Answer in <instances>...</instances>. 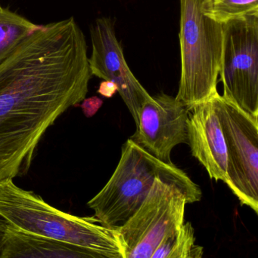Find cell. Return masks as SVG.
Listing matches in <instances>:
<instances>
[{"mask_svg":"<svg viewBox=\"0 0 258 258\" xmlns=\"http://www.w3.org/2000/svg\"><path fill=\"white\" fill-rule=\"evenodd\" d=\"M90 37L92 54L89 65L92 76L118 86V92L137 127L141 107L151 96L129 68L115 34V23L109 18L95 20L90 27Z\"/></svg>","mask_w":258,"mask_h":258,"instance_id":"cell-8","label":"cell"},{"mask_svg":"<svg viewBox=\"0 0 258 258\" xmlns=\"http://www.w3.org/2000/svg\"><path fill=\"white\" fill-rule=\"evenodd\" d=\"M214 97L189 110L188 144L210 178L226 183L227 149Z\"/></svg>","mask_w":258,"mask_h":258,"instance_id":"cell-10","label":"cell"},{"mask_svg":"<svg viewBox=\"0 0 258 258\" xmlns=\"http://www.w3.org/2000/svg\"><path fill=\"white\" fill-rule=\"evenodd\" d=\"M80 107L83 110V114L86 117H92L98 111L103 104V101L101 98L96 96L85 98L81 103Z\"/></svg>","mask_w":258,"mask_h":258,"instance_id":"cell-15","label":"cell"},{"mask_svg":"<svg viewBox=\"0 0 258 258\" xmlns=\"http://www.w3.org/2000/svg\"><path fill=\"white\" fill-rule=\"evenodd\" d=\"M204 13L220 24L258 15V0H204Z\"/></svg>","mask_w":258,"mask_h":258,"instance_id":"cell-14","label":"cell"},{"mask_svg":"<svg viewBox=\"0 0 258 258\" xmlns=\"http://www.w3.org/2000/svg\"><path fill=\"white\" fill-rule=\"evenodd\" d=\"M87 49L70 18L39 26L0 62V185L27 174L47 129L86 98Z\"/></svg>","mask_w":258,"mask_h":258,"instance_id":"cell-1","label":"cell"},{"mask_svg":"<svg viewBox=\"0 0 258 258\" xmlns=\"http://www.w3.org/2000/svg\"><path fill=\"white\" fill-rule=\"evenodd\" d=\"M186 204L178 186L157 179L136 213L116 230L124 258H150L166 236L183 227Z\"/></svg>","mask_w":258,"mask_h":258,"instance_id":"cell-5","label":"cell"},{"mask_svg":"<svg viewBox=\"0 0 258 258\" xmlns=\"http://www.w3.org/2000/svg\"><path fill=\"white\" fill-rule=\"evenodd\" d=\"M223 30L221 96L258 117V15L231 20Z\"/></svg>","mask_w":258,"mask_h":258,"instance_id":"cell-6","label":"cell"},{"mask_svg":"<svg viewBox=\"0 0 258 258\" xmlns=\"http://www.w3.org/2000/svg\"><path fill=\"white\" fill-rule=\"evenodd\" d=\"M188 120L189 110L176 98L162 92L144 103L130 139L159 160L171 164L173 149L188 144Z\"/></svg>","mask_w":258,"mask_h":258,"instance_id":"cell-9","label":"cell"},{"mask_svg":"<svg viewBox=\"0 0 258 258\" xmlns=\"http://www.w3.org/2000/svg\"><path fill=\"white\" fill-rule=\"evenodd\" d=\"M2 258H112L80 245L39 237L8 224Z\"/></svg>","mask_w":258,"mask_h":258,"instance_id":"cell-11","label":"cell"},{"mask_svg":"<svg viewBox=\"0 0 258 258\" xmlns=\"http://www.w3.org/2000/svg\"><path fill=\"white\" fill-rule=\"evenodd\" d=\"M39 27L9 8L0 6V62Z\"/></svg>","mask_w":258,"mask_h":258,"instance_id":"cell-12","label":"cell"},{"mask_svg":"<svg viewBox=\"0 0 258 258\" xmlns=\"http://www.w3.org/2000/svg\"><path fill=\"white\" fill-rule=\"evenodd\" d=\"M204 0H180L181 76L176 99L191 110L218 93L223 24L204 13Z\"/></svg>","mask_w":258,"mask_h":258,"instance_id":"cell-4","label":"cell"},{"mask_svg":"<svg viewBox=\"0 0 258 258\" xmlns=\"http://www.w3.org/2000/svg\"><path fill=\"white\" fill-rule=\"evenodd\" d=\"M0 217L25 233L80 245L107 257L124 258L116 230L103 227L94 217L62 212L13 180L0 185Z\"/></svg>","mask_w":258,"mask_h":258,"instance_id":"cell-3","label":"cell"},{"mask_svg":"<svg viewBox=\"0 0 258 258\" xmlns=\"http://www.w3.org/2000/svg\"><path fill=\"white\" fill-rule=\"evenodd\" d=\"M157 179L178 186L187 204L201 200V189L185 171L159 160L130 138L123 145L112 177L87 206L101 225L118 230L142 206Z\"/></svg>","mask_w":258,"mask_h":258,"instance_id":"cell-2","label":"cell"},{"mask_svg":"<svg viewBox=\"0 0 258 258\" xmlns=\"http://www.w3.org/2000/svg\"><path fill=\"white\" fill-rule=\"evenodd\" d=\"M118 86L112 81L101 82L98 89V93L105 98H111L118 92Z\"/></svg>","mask_w":258,"mask_h":258,"instance_id":"cell-16","label":"cell"},{"mask_svg":"<svg viewBox=\"0 0 258 258\" xmlns=\"http://www.w3.org/2000/svg\"><path fill=\"white\" fill-rule=\"evenodd\" d=\"M202 255L203 248L195 245L193 227L188 222L166 236L150 258H202Z\"/></svg>","mask_w":258,"mask_h":258,"instance_id":"cell-13","label":"cell"},{"mask_svg":"<svg viewBox=\"0 0 258 258\" xmlns=\"http://www.w3.org/2000/svg\"><path fill=\"white\" fill-rule=\"evenodd\" d=\"M8 223L0 217V258H2V249H3V242H4L5 233Z\"/></svg>","mask_w":258,"mask_h":258,"instance_id":"cell-17","label":"cell"},{"mask_svg":"<svg viewBox=\"0 0 258 258\" xmlns=\"http://www.w3.org/2000/svg\"><path fill=\"white\" fill-rule=\"evenodd\" d=\"M225 140L226 184L241 204L258 213V117L224 99L214 97Z\"/></svg>","mask_w":258,"mask_h":258,"instance_id":"cell-7","label":"cell"}]
</instances>
